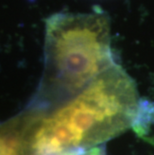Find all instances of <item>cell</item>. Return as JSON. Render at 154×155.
Masks as SVG:
<instances>
[{"instance_id":"3","label":"cell","mask_w":154,"mask_h":155,"mask_svg":"<svg viewBox=\"0 0 154 155\" xmlns=\"http://www.w3.org/2000/svg\"><path fill=\"white\" fill-rule=\"evenodd\" d=\"M40 115L27 107L20 114L0 123V155H37L33 135Z\"/></svg>"},{"instance_id":"1","label":"cell","mask_w":154,"mask_h":155,"mask_svg":"<svg viewBox=\"0 0 154 155\" xmlns=\"http://www.w3.org/2000/svg\"><path fill=\"white\" fill-rule=\"evenodd\" d=\"M115 63L105 12L56 13L46 20L44 69L27 107L42 115L51 112Z\"/></svg>"},{"instance_id":"2","label":"cell","mask_w":154,"mask_h":155,"mask_svg":"<svg viewBox=\"0 0 154 155\" xmlns=\"http://www.w3.org/2000/svg\"><path fill=\"white\" fill-rule=\"evenodd\" d=\"M138 107L135 82L117 63L60 107L41 115L33 145L37 155L99 146L133 125Z\"/></svg>"},{"instance_id":"4","label":"cell","mask_w":154,"mask_h":155,"mask_svg":"<svg viewBox=\"0 0 154 155\" xmlns=\"http://www.w3.org/2000/svg\"><path fill=\"white\" fill-rule=\"evenodd\" d=\"M58 155H106V150L102 145L93 147H76L62 151Z\"/></svg>"}]
</instances>
